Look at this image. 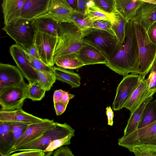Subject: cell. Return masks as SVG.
I'll return each mask as SVG.
<instances>
[{"label": "cell", "mask_w": 156, "mask_h": 156, "mask_svg": "<svg viewBox=\"0 0 156 156\" xmlns=\"http://www.w3.org/2000/svg\"><path fill=\"white\" fill-rule=\"evenodd\" d=\"M133 24L139 51V74L140 80H142L151 71L156 59V44L150 40L143 27L134 23Z\"/></svg>", "instance_id": "4"}, {"label": "cell", "mask_w": 156, "mask_h": 156, "mask_svg": "<svg viewBox=\"0 0 156 156\" xmlns=\"http://www.w3.org/2000/svg\"><path fill=\"white\" fill-rule=\"evenodd\" d=\"M23 49L30 55L40 59L37 49L33 44Z\"/></svg>", "instance_id": "45"}, {"label": "cell", "mask_w": 156, "mask_h": 156, "mask_svg": "<svg viewBox=\"0 0 156 156\" xmlns=\"http://www.w3.org/2000/svg\"><path fill=\"white\" fill-rule=\"evenodd\" d=\"M11 123L0 122V154L5 156L10 149L13 139Z\"/></svg>", "instance_id": "25"}, {"label": "cell", "mask_w": 156, "mask_h": 156, "mask_svg": "<svg viewBox=\"0 0 156 156\" xmlns=\"http://www.w3.org/2000/svg\"><path fill=\"white\" fill-rule=\"evenodd\" d=\"M53 72L56 80L69 84L72 88H77L80 86L81 77L78 73L55 66H53Z\"/></svg>", "instance_id": "24"}, {"label": "cell", "mask_w": 156, "mask_h": 156, "mask_svg": "<svg viewBox=\"0 0 156 156\" xmlns=\"http://www.w3.org/2000/svg\"><path fill=\"white\" fill-rule=\"evenodd\" d=\"M11 123V128L13 133V139L9 151L14 146L23 135L28 125L19 123Z\"/></svg>", "instance_id": "35"}, {"label": "cell", "mask_w": 156, "mask_h": 156, "mask_svg": "<svg viewBox=\"0 0 156 156\" xmlns=\"http://www.w3.org/2000/svg\"><path fill=\"white\" fill-rule=\"evenodd\" d=\"M46 153L39 150L20 151L12 154L8 156H45Z\"/></svg>", "instance_id": "40"}, {"label": "cell", "mask_w": 156, "mask_h": 156, "mask_svg": "<svg viewBox=\"0 0 156 156\" xmlns=\"http://www.w3.org/2000/svg\"><path fill=\"white\" fill-rule=\"evenodd\" d=\"M53 156H75L70 148L66 146H63L55 150Z\"/></svg>", "instance_id": "41"}, {"label": "cell", "mask_w": 156, "mask_h": 156, "mask_svg": "<svg viewBox=\"0 0 156 156\" xmlns=\"http://www.w3.org/2000/svg\"><path fill=\"white\" fill-rule=\"evenodd\" d=\"M77 54L85 65L106 63L105 57L98 50L93 47L83 44V45Z\"/></svg>", "instance_id": "21"}, {"label": "cell", "mask_w": 156, "mask_h": 156, "mask_svg": "<svg viewBox=\"0 0 156 156\" xmlns=\"http://www.w3.org/2000/svg\"><path fill=\"white\" fill-rule=\"evenodd\" d=\"M74 96V95L64 91L60 102L67 105L69 100Z\"/></svg>", "instance_id": "47"}, {"label": "cell", "mask_w": 156, "mask_h": 156, "mask_svg": "<svg viewBox=\"0 0 156 156\" xmlns=\"http://www.w3.org/2000/svg\"><path fill=\"white\" fill-rule=\"evenodd\" d=\"M95 5L101 11L110 15L116 13L115 0H93Z\"/></svg>", "instance_id": "33"}, {"label": "cell", "mask_w": 156, "mask_h": 156, "mask_svg": "<svg viewBox=\"0 0 156 156\" xmlns=\"http://www.w3.org/2000/svg\"><path fill=\"white\" fill-rule=\"evenodd\" d=\"M153 95L147 98L131 112L123 136H126L137 129L144 110L147 104L153 99Z\"/></svg>", "instance_id": "23"}, {"label": "cell", "mask_w": 156, "mask_h": 156, "mask_svg": "<svg viewBox=\"0 0 156 156\" xmlns=\"http://www.w3.org/2000/svg\"><path fill=\"white\" fill-rule=\"evenodd\" d=\"M2 30L23 49L33 44L36 30L32 20L20 18L15 23L4 26Z\"/></svg>", "instance_id": "5"}, {"label": "cell", "mask_w": 156, "mask_h": 156, "mask_svg": "<svg viewBox=\"0 0 156 156\" xmlns=\"http://www.w3.org/2000/svg\"><path fill=\"white\" fill-rule=\"evenodd\" d=\"M129 151L136 156H156V146L142 145L133 147Z\"/></svg>", "instance_id": "37"}, {"label": "cell", "mask_w": 156, "mask_h": 156, "mask_svg": "<svg viewBox=\"0 0 156 156\" xmlns=\"http://www.w3.org/2000/svg\"><path fill=\"white\" fill-rule=\"evenodd\" d=\"M147 33L150 40L156 44V21L150 26Z\"/></svg>", "instance_id": "42"}, {"label": "cell", "mask_w": 156, "mask_h": 156, "mask_svg": "<svg viewBox=\"0 0 156 156\" xmlns=\"http://www.w3.org/2000/svg\"><path fill=\"white\" fill-rule=\"evenodd\" d=\"M43 120L24 111L22 108L10 111H0V122L30 125L41 122Z\"/></svg>", "instance_id": "14"}, {"label": "cell", "mask_w": 156, "mask_h": 156, "mask_svg": "<svg viewBox=\"0 0 156 156\" xmlns=\"http://www.w3.org/2000/svg\"><path fill=\"white\" fill-rule=\"evenodd\" d=\"M34 69L38 77V83L46 91L50 90L56 80L55 75L53 72L41 71Z\"/></svg>", "instance_id": "30"}, {"label": "cell", "mask_w": 156, "mask_h": 156, "mask_svg": "<svg viewBox=\"0 0 156 156\" xmlns=\"http://www.w3.org/2000/svg\"><path fill=\"white\" fill-rule=\"evenodd\" d=\"M64 91L61 89L56 90L54 91L53 96L54 104L60 102Z\"/></svg>", "instance_id": "48"}, {"label": "cell", "mask_w": 156, "mask_h": 156, "mask_svg": "<svg viewBox=\"0 0 156 156\" xmlns=\"http://www.w3.org/2000/svg\"><path fill=\"white\" fill-rule=\"evenodd\" d=\"M50 0H26L23 7L21 18L32 20L47 13Z\"/></svg>", "instance_id": "18"}, {"label": "cell", "mask_w": 156, "mask_h": 156, "mask_svg": "<svg viewBox=\"0 0 156 156\" xmlns=\"http://www.w3.org/2000/svg\"><path fill=\"white\" fill-rule=\"evenodd\" d=\"M156 120V99L146 105L143 113L138 129L141 128Z\"/></svg>", "instance_id": "29"}, {"label": "cell", "mask_w": 156, "mask_h": 156, "mask_svg": "<svg viewBox=\"0 0 156 156\" xmlns=\"http://www.w3.org/2000/svg\"><path fill=\"white\" fill-rule=\"evenodd\" d=\"M23 77L17 66L0 63V88L21 83L24 81Z\"/></svg>", "instance_id": "16"}, {"label": "cell", "mask_w": 156, "mask_h": 156, "mask_svg": "<svg viewBox=\"0 0 156 156\" xmlns=\"http://www.w3.org/2000/svg\"><path fill=\"white\" fill-rule=\"evenodd\" d=\"M32 20L36 31L41 32L58 37L59 23L46 14Z\"/></svg>", "instance_id": "20"}, {"label": "cell", "mask_w": 156, "mask_h": 156, "mask_svg": "<svg viewBox=\"0 0 156 156\" xmlns=\"http://www.w3.org/2000/svg\"><path fill=\"white\" fill-rule=\"evenodd\" d=\"M83 45L81 31L78 27L72 22L59 23L54 61L62 56L77 53Z\"/></svg>", "instance_id": "2"}, {"label": "cell", "mask_w": 156, "mask_h": 156, "mask_svg": "<svg viewBox=\"0 0 156 156\" xmlns=\"http://www.w3.org/2000/svg\"><path fill=\"white\" fill-rule=\"evenodd\" d=\"M58 37L36 31L33 44L36 48L40 60L46 65L53 67L54 55Z\"/></svg>", "instance_id": "9"}, {"label": "cell", "mask_w": 156, "mask_h": 156, "mask_svg": "<svg viewBox=\"0 0 156 156\" xmlns=\"http://www.w3.org/2000/svg\"><path fill=\"white\" fill-rule=\"evenodd\" d=\"M57 122L53 119H44L41 122L28 125L23 135L6 156L13 154L20 147L37 139L44 133L54 128Z\"/></svg>", "instance_id": "10"}, {"label": "cell", "mask_w": 156, "mask_h": 156, "mask_svg": "<svg viewBox=\"0 0 156 156\" xmlns=\"http://www.w3.org/2000/svg\"><path fill=\"white\" fill-rule=\"evenodd\" d=\"M75 131V130L67 123H60L57 122L54 128L44 133L37 139L20 147L15 152L35 150L44 151L48 145L54 140L74 133Z\"/></svg>", "instance_id": "7"}, {"label": "cell", "mask_w": 156, "mask_h": 156, "mask_svg": "<svg viewBox=\"0 0 156 156\" xmlns=\"http://www.w3.org/2000/svg\"><path fill=\"white\" fill-rule=\"evenodd\" d=\"M54 107L57 115H61L65 111L67 105L61 102L54 103Z\"/></svg>", "instance_id": "44"}, {"label": "cell", "mask_w": 156, "mask_h": 156, "mask_svg": "<svg viewBox=\"0 0 156 156\" xmlns=\"http://www.w3.org/2000/svg\"><path fill=\"white\" fill-rule=\"evenodd\" d=\"M46 92L37 82L28 83L27 90V99L33 101H40L44 97Z\"/></svg>", "instance_id": "32"}, {"label": "cell", "mask_w": 156, "mask_h": 156, "mask_svg": "<svg viewBox=\"0 0 156 156\" xmlns=\"http://www.w3.org/2000/svg\"><path fill=\"white\" fill-rule=\"evenodd\" d=\"M9 51L17 67L28 80L29 84L37 82V74L28 62L23 48L19 45L13 44L10 47Z\"/></svg>", "instance_id": "12"}, {"label": "cell", "mask_w": 156, "mask_h": 156, "mask_svg": "<svg viewBox=\"0 0 156 156\" xmlns=\"http://www.w3.org/2000/svg\"><path fill=\"white\" fill-rule=\"evenodd\" d=\"M74 136V133H72L64 137L54 140L48 145L44 152H54V151L61 147L70 144L71 138Z\"/></svg>", "instance_id": "34"}, {"label": "cell", "mask_w": 156, "mask_h": 156, "mask_svg": "<svg viewBox=\"0 0 156 156\" xmlns=\"http://www.w3.org/2000/svg\"><path fill=\"white\" fill-rule=\"evenodd\" d=\"M87 5L85 16L92 22L100 20H109L112 22V21L114 14H108L101 11L95 5L93 0H88Z\"/></svg>", "instance_id": "27"}, {"label": "cell", "mask_w": 156, "mask_h": 156, "mask_svg": "<svg viewBox=\"0 0 156 156\" xmlns=\"http://www.w3.org/2000/svg\"><path fill=\"white\" fill-rule=\"evenodd\" d=\"M69 22L73 23L81 31L88 28H93L92 22L89 20L85 15L74 10L71 14Z\"/></svg>", "instance_id": "31"}, {"label": "cell", "mask_w": 156, "mask_h": 156, "mask_svg": "<svg viewBox=\"0 0 156 156\" xmlns=\"http://www.w3.org/2000/svg\"><path fill=\"white\" fill-rule=\"evenodd\" d=\"M66 1L69 6L75 10L77 7V0H66Z\"/></svg>", "instance_id": "49"}, {"label": "cell", "mask_w": 156, "mask_h": 156, "mask_svg": "<svg viewBox=\"0 0 156 156\" xmlns=\"http://www.w3.org/2000/svg\"><path fill=\"white\" fill-rule=\"evenodd\" d=\"M147 79L148 82V91L154 94L156 92V59Z\"/></svg>", "instance_id": "39"}, {"label": "cell", "mask_w": 156, "mask_h": 156, "mask_svg": "<svg viewBox=\"0 0 156 156\" xmlns=\"http://www.w3.org/2000/svg\"><path fill=\"white\" fill-rule=\"evenodd\" d=\"M143 1V3L131 20L142 26L147 31L150 26L156 21V3Z\"/></svg>", "instance_id": "13"}, {"label": "cell", "mask_w": 156, "mask_h": 156, "mask_svg": "<svg viewBox=\"0 0 156 156\" xmlns=\"http://www.w3.org/2000/svg\"><path fill=\"white\" fill-rule=\"evenodd\" d=\"M28 84L24 81L21 83L0 88L1 110L10 111L22 108L27 99Z\"/></svg>", "instance_id": "6"}, {"label": "cell", "mask_w": 156, "mask_h": 156, "mask_svg": "<svg viewBox=\"0 0 156 156\" xmlns=\"http://www.w3.org/2000/svg\"><path fill=\"white\" fill-rule=\"evenodd\" d=\"M128 22L117 12L113 14L112 23L116 37L122 44L125 40L126 29Z\"/></svg>", "instance_id": "28"}, {"label": "cell", "mask_w": 156, "mask_h": 156, "mask_svg": "<svg viewBox=\"0 0 156 156\" xmlns=\"http://www.w3.org/2000/svg\"><path fill=\"white\" fill-rule=\"evenodd\" d=\"M106 109V113L108 119V124L112 126L113 124V118L114 116L113 112L110 106L107 107Z\"/></svg>", "instance_id": "46"}, {"label": "cell", "mask_w": 156, "mask_h": 156, "mask_svg": "<svg viewBox=\"0 0 156 156\" xmlns=\"http://www.w3.org/2000/svg\"><path fill=\"white\" fill-rule=\"evenodd\" d=\"M154 94L148 91L147 80L144 79L140 81L124 108L131 112L147 98Z\"/></svg>", "instance_id": "19"}, {"label": "cell", "mask_w": 156, "mask_h": 156, "mask_svg": "<svg viewBox=\"0 0 156 156\" xmlns=\"http://www.w3.org/2000/svg\"><path fill=\"white\" fill-rule=\"evenodd\" d=\"M53 153V152H47L46 153V154L45 156H51Z\"/></svg>", "instance_id": "50"}, {"label": "cell", "mask_w": 156, "mask_h": 156, "mask_svg": "<svg viewBox=\"0 0 156 156\" xmlns=\"http://www.w3.org/2000/svg\"><path fill=\"white\" fill-rule=\"evenodd\" d=\"M87 1L88 0H77V4L75 11L85 15L87 9Z\"/></svg>", "instance_id": "43"}, {"label": "cell", "mask_w": 156, "mask_h": 156, "mask_svg": "<svg viewBox=\"0 0 156 156\" xmlns=\"http://www.w3.org/2000/svg\"><path fill=\"white\" fill-rule=\"evenodd\" d=\"M119 75H137L140 72L139 51L133 22H128L124 43L105 65Z\"/></svg>", "instance_id": "1"}, {"label": "cell", "mask_w": 156, "mask_h": 156, "mask_svg": "<svg viewBox=\"0 0 156 156\" xmlns=\"http://www.w3.org/2000/svg\"><path fill=\"white\" fill-rule=\"evenodd\" d=\"M55 64L58 67L65 69H78L85 66L79 58L77 53L62 56L56 59Z\"/></svg>", "instance_id": "26"}, {"label": "cell", "mask_w": 156, "mask_h": 156, "mask_svg": "<svg viewBox=\"0 0 156 156\" xmlns=\"http://www.w3.org/2000/svg\"><path fill=\"white\" fill-rule=\"evenodd\" d=\"M92 26L93 28L106 31L116 37L112 22L110 21L105 20L95 21L92 22Z\"/></svg>", "instance_id": "38"}, {"label": "cell", "mask_w": 156, "mask_h": 156, "mask_svg": "<svg viewBox=\"0 0 156 156\" xmlns=\"http://www.w3.org/2000/svg\"><path fill=\"white\" fill-rule=\"evenodd\" d=\"M74 10L66 0H50L46 14L59 23L69 22V17Z\"/></svg>", "instance_id": "17"}, {"label": "cell", "mask_w": 156, "mask_h": 156, "mask_svg": "<svg viewBox=\"0 0 156 156\" xmlns=\"http://www.w3.org/2000/svg\"><path fill=\"white\" fill-rule=\"evenodd\" d=\"M118 144L129 150L142 145L156 146V120L118 140Z\"/></svg>", "instance_id": "8"}, {"label": "cell", "mask_w": 156, "mask_h": 156, "mask_svg": "<svg viewBox=\"0 0 156 156\" xmlns=\"http://www.w3.org/2000/svg\"><path fill=\"white\" fill-rule=\"evenodd\" d=\"M143 0H115L117 12L127 22L135 16Z\"/></svg>", "instance_id": "22"}, {"label": "cell", "mask_w": 156, "mask_h": 156, "mask_svg": "<svg viewBox=\"0 0 156 156\" xmlns=\"http://www.w3.org/2000/svg\"><path fill=\"white\" fill-rule=\"evenodd\" d=\"M26 0H3L1 7L4 26L11 24L21 18L23 5Z\"/></svg>", "instance_id": "15"}, {"label": "cell", "mask_w": 156, "mask_h": 156, "mask_svg": "<svg viewBox=\"0 0 156 156\" xmlns=\"http://www.w3.org/2000/svg\"><path fill=\"white\" fill-rule=\"evenodd\" d=\"M82 32L83 43L91 46L100 51L107 61L120 47L117 37L109 33L93 28H88Z\"/></svg>", "instance_id": "3"}, {"label": "cell", "mask_w": 156, "mask_h": 156, "mask_svg": "<svg viewBox=\"0 0 156 156\" xmlns=\"http://www.w3.org/2000/svg\"><path fill=\"white\" fill-rule=\"evenodd\" d=\"M23 50L28 62L34 69L41 71L53 72V67L46 65L40 59L30 55Z\"/></svg>", "instance_id": "36"}, {"label": "cell", "mask_w": 156, "mask_h": 156, "mask_svg": "<svg viewBox=\"0 0 156 156\" xmlns=\"http://www.w3.org/2000/svg\"><path fill=\"white\" fill-rule=\"evenodd\" d=\"M141 81L138 75L128 74L124 77L117 88L112 105L114 110H119L124 108Z\"/></svg>", "instance_id": "11"}]
</instances>
